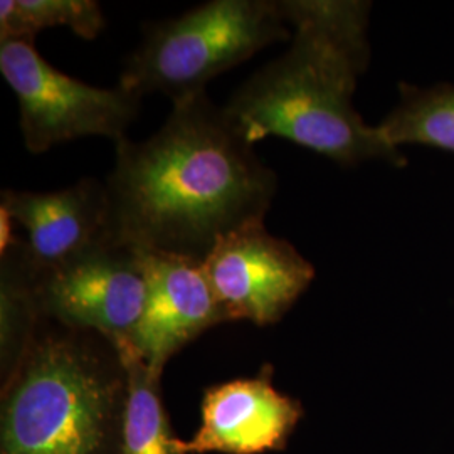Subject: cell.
Listing matches in <instances>:
<instances>
[{"mask_svg": "<svg viewBox=\"0 0 454 454\" xmlns=\"http://www.w3.org/2000/svg\"><path fill=\"white\" fill-rule=\"evenodd\" d=\"M105 187L108 239L204 262L221 238L264 221L278 177L200 91L172 103L150 138L116 142Z\"/></svg>", "mask_w": 454, "mask_h": 454, "instance_id": "cell-1", "label": "cell"}, {"mask_svg": "<svg viewBox=\"0 0 454 454\" xmlns=\"http://www.w3.org/2000/svg\"><path fill=\"white\" fill-rule=\"evenodd\" d=\"M292 46L262 66L223 108L247 144L279 137L340 165L387 160L397 148L354 108L358 76L371 58L369 2L285 0Z\"/></svg>", "mask_w": 454, "mask_h": 454, "instance_id": "cell-2", "label": "cell"}, {"mask_svg": "<svg viewBox=\"0 0 454 454\" xmlns=\"http://www.w3.org/2000/svg\"><path fill=\"white\" fill-rule=\"evenodd\" d=\"M125 403L114 343L44 318L4 380L0 454H121Z\"/></svg>", "mask_w": 454, "mask_h": 454, "instance_id": "cell-3", "label": "cell"}, {"mask_svg": "<svg viewBox=\"0 0 454 454\" xmlns=\"http://www.w3.org/2000/svg\"><path fill=\"white\" fill-rule=\"evenodd\" d=\"M292 34L283 2H206L177 19L146 26L118 84L140 97L163 93L177 103Z\"/></svg>", "mask_w": 454, "mask_h": 454, "instance_id": "cell-4", "label": "cell"}, {"mask_svg": "<svg viewBox=\"0 0 454 454\" xmlns=\"http://www.w3.org/2000/svg\"><path fill=\"white\" fill-rule=\"evenodd\" d=\"M0 74L19 105V125L31 153L82 137L114 144L140 112L142 97L121 88H98L67 76L37 52L33 41L0 43Z\"/></svg>", "mask_w": 454, "mask_h": 454, "instance_id": "cell-5", "label": "cell"}, {"mask_svg": "<svg viewBox=\"0 0 454 454\" xmlns=\"http://www.w3.org/2000/svg\"><path fill=\"white\" fill-rule=\"evenodd\" d=\"M35 296L46 320L95 332L114 345L129 341L146 307L144 256L106 238L76 260L37 273Z\"/></svg>", "mask_w": 454, "mask_h": 454, "instance_id": "cell-6", "label": "cell"}, {"mask_svg": "<svg viewBox=\"0 0 454 454\" xmlns=\"http://www.w3.org/2000/svg\"><path fill=\"white\" fill-rule=\"evenodd\" d=\"M226 322H279L309 290L315 268L264 221L221 238L202 262Z\"/></svg>", "mask_w": 454, "mask_h": 454, "instance_id": "cell-7", "label": "cell"}, {"mask_svg": "<svg viewBox=\"0 0 454 454\" xmlns=\"http://www.w3.org/2000/svg\"><path fill=\"white\" fill-rule=\"evenodd\" d=\"M305 416L300 401L273 386V369L236 379L204 392L202 424L180 441L184 454H262L281 451Z\"/></svg>", "mask_w": 454, "mask_h": 454, "instance_id": "cell-8", "label": "cell"}, {"mask_svg": "<svg viewBox=\"0 0 454 454\" xmlns=\"http://www.w3.org/2000/svg\"><path fill=\"white\" fill-rule=\"evenodd\" d=\"M142 253V251H140ZM148 279L144 317L127 345L159 375L180 348L226 322L200 261L142 253Z\"/></svg>", "mask_w": 454, "mask_h": 454, "instance_id": "cell-9", "label": "cell"}, {"mask_svg": "<svg viewBox=\"0 0 454 454\" xmlns=\"http://www.w3.org/2000/svg\"><path fill=\"white\" fill-rule=\"evenodd\" d=\"M2 211L26 231L22 239L37 273L63 266L108 238L105 182L82 179L56 192L4 191Z\"/></svg>", "mask_w": 454, "mask_h": 454, "instance_id": "cell-10", "label": "cell"}, {"mask_svg": "<svg viewBox=\"0 0 454 454\" xmlns=\"http://www.w3.org/2000/svg\"><path fill=\"white\" fill-rule=\"evenodd\" d=\"M127 373L121 454H184L160 395V375L127 345H114Z\"/></svg>", "mask_w": 454, "mask_h": 454, "instance_id": "cell-11", "label": "cell"}, {"mask_svg": "<svg viewBox=\"0 0 454 454\" xmlns=\"http://www.w3.org/2000/svg\"><path fill=\"white\" fill-rule=\"evenodd\" d=\"M392 148L426 145L454 153V86L401 84V101L379 125Z\"/></svg>", "mask_w": 454, "mask_h": 454, "instance_id": "cell-12", "label": "cell"}, {"mask_svg": "<svg viewBox=\"0 0 454 454\" xmlns=\"http://www.w3.org/2000/svg\"><path fill=\"white\" fill-rule=\"evenodd\" d=\"M69 27L82 39H95L106 19L95 0H2L0 43L33 41L49 27Z\"/></svg>", "mask_w": 454, "mask_h": 454, "instance_id": "cell-13", "label": "cell"}]
</instances>
